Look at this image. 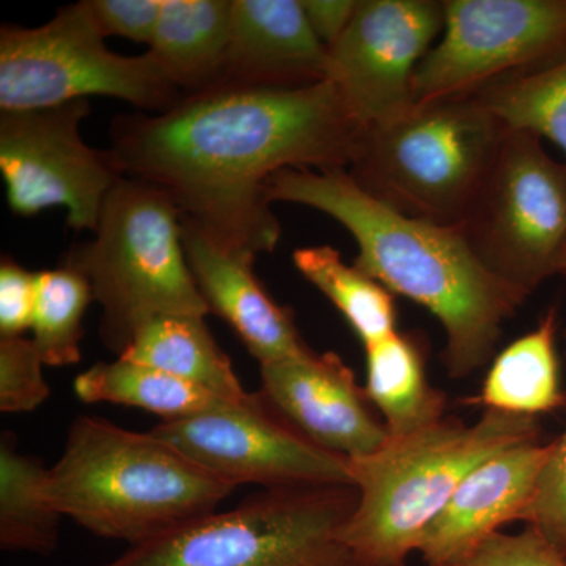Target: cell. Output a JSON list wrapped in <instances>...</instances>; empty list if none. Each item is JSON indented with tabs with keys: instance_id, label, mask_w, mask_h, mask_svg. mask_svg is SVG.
Here are the masks:
<instances>
[{
	"instance_id": "obj_11",
	"label": "cell",
	"mask_w": 566,
	"mask_h": 566,
	"mask_svg": "<svg viewBox=\"0 0 566 566\" xmlns=\"http://www.w3.org/2000/svg\"><path fill=\"white\" fill-rule=\"evenodd\" d=\"M234 486L353 485L348 458L327 452L260 392L151 430ZM354 486V485H353Z\"/></svg>"
},
{
	"instance_id": "obj_8",
	"label": "cell",
	"mask_w": 566,
	"mask_h": 566,
	"mask_svg": "<svg viewBox=\"0 0 566 566\" xmlns=\"http://www.w3.org/2000/svg\"><path fill=\"white\" fill-rule=\"evenodd\" d=\"M87 0L63 7L48 24L0 31V112L44 109L111 96L137 109L169 111L182 92L151 55L107 50Z\"/></svg>"
},
{
	"instance_id": "obj_32",
	"label": "cell",
	"mask_w": 566,
	"mask_h": 566,
	"mask_svg": "<svg viewBox=\"0 0 566 566\" xmlns=\"http://www.w3.org/2000/svg\"><path fill=\"white\" fill-rule=\"evenodd\" d=\"M301 3L312 31L324 46L331 48L352 24L359 0H301Z\"/></svg>"
},
{
	"instance_id": "obj_30",
	"label": "cell",
	"mask_w": 566,
	"mask_h": 566,
	"mask_svg": "<svg viewBox=\"0 0 566 566\" xmlns=\"http://www.w3.org/2000/svg\"><path fill=\"white\" fill-rule=\"evenodd\" d=\"M104 39L123 36L150 46L161 17L163 0H87Z\"/></svg>"
},
{
	"instance_id": "obj_6",
	"label": "cell",
	"mask_w": 566,
	"mask_h": 566,
	"mask_svg": "<svg viewBox=\"0 0 566 566\" xmlns=\"http://www.w3.org/2000/svg\"><path fill=\"white\" fill-rule=\"evenodd\" d=\"M506 133L504 122L475 98L416 104L405 117L365 129L346 172L398 212L458 226Z\"/></svg>"
},
{
	"instance_id": "obj_20",
	"label": "cell",
	"mask_w": 566,
	"mask_h": 566,
	"mask_svg": "<svg viewBox=\"0 0 566 566\" xmlns=\"http://www.w3.org/2000/svg\"><path fill=\"white\" fill-rule=\"evenodd\" d=\"M557 308L536 329L517 338L491 364L482 390L469 405L493 411L538 417L566 406L556 352Z\"/></svg>"
},
{
	"instance_id": "obj_16",
	"label": "cell",
	"mask_w": 566,
	"mask_h": 566,
	"mask_svg": "<svg viewBox=\"0 0 566 566\" xmlns=\"http://www.w3.org/2000/svg\"><path fill=\"white\" fill-rule=\"evenodd\" d=\"M181 243L211 314L229 323L260 365L314 353L301 337L293 312L275 303L256 279L255 255L222 248L182 216Z\"/></svg>"
},
{
	"instance_id": "obj_29",
	"label": "cell",
	"mask_w": 566,
	"mask_h": 566,
	"mask_svg": "<svg viewBox=\"0 0 566 566\" xmlns=\"http://www.w3.org/2000/svg\"><path fill=\"white\" fill-rule=\"evenodd\" d=\"M463 566H566V558L536 528L527 526L517 534L490 536Z\"/></svg>"
},
{
	"instance_id": "obj_14",
	"label": "cell",
	"mask_w": 566,
	"mask_h": 566,
	"mask_svg": "<svg viewBox=\"0 0 566 566\" xmlns=\"http://www.w3.org/2000/svg\"><path fill=\"white\" fill-rule=\"evenodd\" d=\"M262 392L327 452L356 460L386 444V424L338 354L312 353L260 365Z\"/></svg>"
},
{
	"instance_id": "obj_2",
	"label": "cell",
	"mask_w": 566,
	"mask_h": 566,
	"mask_svg": "<svg viewBox=\"0 0 566 566\" xmlns=\"http://www.w3.org/2000/svg\"><path fill=\"white\" fill-rule=\"evenodd\" d=\"M271 203L314 208L353 234L354 266L422 305L446 334L442 364L468 378L494 356L504 324L528 296L476 259L458 226L411 218L364 191L346 170L285 169L268 182Z\"/></svg>"
},
{
	"instance_id": "obj_9",
	"label": "cell",
	"mask_w": 566,
	"mask_h": 566,
	"mask_svg": "<svg viewBox=\"0 0 566 566\" xmlns=\"http://www.w3.org/2000/svg\"><path fill=\"white\" fill-rule=\"evenodd\" d=\"M458 227L476 259L526 296L547 279L566 277V163L542 137L506 133Z\"/></svg>"
},
{
	"instance_id": "obj_4",
	"label": "cell",
	"mask_w": 566,
	"mask_h": 566,
	"mask_svg": "<svg viewBox=\"0 0 566 566\" xmlns=\"http://www.w3.org/2000/svg\"><path fill=\"white\" fill-rule=\"evenodd\" d=\"M542 441L538 417L485 409L475 423L444 417L374 455L349 461L356 509L340 538L357 566L408 564L420 536L458 486L491 457Z\"/></svg>"
},
{
	"instance_id": "obj_17",
	"label": "cell",
	"mask_w": 566,
	"mask_h": 566,
	"mask_svg": "<svg viewBox=\"0 0 566 566\" xmlns=\"http://www.w3.org/2000/svg\"><path fill=\"white\" fill-rule=\"evenodd\" d=\"M329 80V51L301 0H233L232 36L219 85L301 88Z\"/></svg>"
},
{
	"instance_id": "obj_33",
	"label": "cell",
	"mask_w": 566,
	"mask_h": 566,
	"mask_svg": "<svg viewBox=\"0 0 566 566\" xmlns=\"http://www.w3.org/2000/svg\"><path fill=\"white\" fill-rule=\"evenodd\" d=\"M398 566H412V565H409V564H405V565H398Z\"/></svg>"
},
{
	"instance_id": "obj_7",
	"label": "cell",
	"mask_w": 566,
	"mask_h": 566,
	"mask_svg": "<svg viewBox=\"0 0 566 566\" xmlns=\"http://www.w3.org/2000/svg\"><path fill=\"white\" fill-rule=\"evenodd\" d=\"M356 486L271 488L95 566H357L340 538Z\"/></svg>"
},
{
	"instance_id": "obj_1",
	"label": "cell",
	"mask_w": 566,
	"mask_h": 566,
	"mask_svg": "<svg viewBox=\"0 0 566 566\" xmlns=\"http://www.w3.org/2000/svg\"><path fill=\"white\" fill-rule=\"evenodd\" d=\"M364 134L334 82L218 85L161 114L115 117L109 151L123 177L166 193L216 243L256 255L281 240L268 196L273 175L348 170Z\"/></svg>"
},
{
	"instance_id": "obj_21",
	"label": "cell",
	"mask_w": 566,
	"mask_h": 566,
	"mask_svg": "<svg viewBox=\"0 0 566 566\" xmlns=\"http://www.w3.org/2000/svg\"><path fill=\"white\" fill-rule=\"evenodd\" d=\"M120 357L177 376L222 400L240 401L249 394L205 316H158L142 327Z\"/></svg>"
},
{
	"instance_id": "obj_26",
	"label": "cell",
	"mask_w": 566,
	"mask_h": 566,
	"mask_svg": "<svg viewBox=\"0 0 566 566\" xmlns=\"http://www.w3.org/2000/svg\"><path fill=\"white\" fill-rule=\"evenodd\" d=\"M509 132H527L566 155V61L526 77L502 82L475 96Z\"/></svg>"
},
{
	"instance_id": "obj_10",
	"label": "cell",
	"mask_w": 566,
	"mask_h": 566,
	"mask_svg": "<svg viewBox=\"0 0 566 566\" xmlns=\"http://www.w3.org/2000/svg\"><path fill=\"white\" fill-rule=\"evenodd\" d=\"M441 40L417 69L416 104L475 98L566 61V0H444Z\"/></svg>"
},
{
	"instance_id": "obj_13",
	"label": "cell",
	"mask_w": 566,
	"mask_h": 566,
	"mask_svg": "<svg viewBox=\"0 0 566 566\" xmlns=\"http://www.w3.org/2000/svg\"><path fill=\"white\" fill-rule=\"evenodd\" d=\"M446 24L439 0H359L352 24L329 51V80L365 129L416 107L417 69Z\"/></svg>"
},
{
	"instance_id": "obj_15",
	"label": "cell",
	"mask_w": 566,
	"mask_h": 566,
	"mask_svg": "<svg viewBox=\"0 0 566 566\" xmlns=\"http://www.w3.org/2000/svg\"><path fill=\"white\" fill-rule=\"evenodd\" d=\"M549 444L526 442L491 457L471 472L420 536L427 566H463L505 524L524 521Z\"/></svg>"
},
{
	"instance_id": "obj_25",
	"label": "cell",
	"mask_w": 566,
	"mask_h": 566,
	"mask_svg": "<svg viewBox=\"0 0 566 566\" xmlns=\"http://www.w3.org/2000/svg\"><path fill=\"white\" fill-rule=\"evenodd\" d=\"M93 303L91 283L71 268L36 273L33 345L48 367L81 363L84 316Z\"/></svg>"
},
{
	"instance_id": "obj_3",
	"label": "cell",
	"mask_w": 566,
	"mask_h": 566,
	"mask_svg": "<svg viewBox=\"0 0 566 566\" xmlns=\"http://www.w3.org/2000/svg\"><path fill=\"white\" fill-rule=\"evenodd\" d=\"M237 486L158 436L80 416L48 469L46 494L63 517L128 546L210 513Z\"/></svg>"
},
{
	"instance_id": "obj_27",
	"label": "cell",
	"mask_w": 566,
	"mask_h": 566,
	"mask_svg": "<svg viewBox=\"0 0 566 566\" xmlns=\"http://www.w3.org/2000/svg\"><path fill=\"white\" fill-rule=\"evenodd\" d=\"M43 367L32 338H0V411L32 412L50 398Z\"/></svg>"
},
{
	"instance_id": "obj_18",
	"label": "cell",
	"mask_w": 566,
	"mask_h": 566,
	"mask_svg": "<svg viewBox=\"0 0 566 566\" xmlns=\"http://www.w3.org/2000/svg\"><path fill=\"white\" fill-rule=\"evenodd\" d=\"M232 17L233 0H163L148 54L185 95L218 87Z\"/></svg>"
},
{
	"instance_id": "obj_5",
	"label": "cell",
	"mask_w": 566,
	"mask_h": 566,
	"mask_svg": "<svg viewBox=\"0 0 566 566\" xmlns=\"http://www.w3.org/2000/svg\"><path fill=\"white\" fill-rule=\"evenodd\" d=\"M62 266L91 283L102 307L99 337L120 357L145 324L163 315L211 314L181 243V212L147 182L122 177L107 193L92 241Z\"/></svg>"
},
{
	"instance_id": "obj_22",
	"label": "cell",
	"mask_w": 566,
	"mask_h": 566,
	"mask_svg": "<svg viewBox=\"0 0 566 566\" xmlns=\"http://www.w3.org/2000/svg\"><path fill=\"white\" fill-rule=\"evenodd\" d=\"M48 469L18 450L14 434L0 438V547L48 557L61 542L62 515L46 494Z\"/></svg>"
},
{
	"instance_id": "obj_31",
	"label": "cell",
	"mask_w": 566,
	"mask_h": 566,
	"mask_svg": "<svg viewBox=\"0 0 566 566\" xmlns=\"http://www.w3.org/2000/svg\"><path fill=\"white\" fill-rule=\"evenodd\" d=\"M36 273L10 256L0 262V338L24 337L32 329Z\"/></svg>"
},
{
	"instance_id": "obj_23",
	"label": "cell",
	"mask_w": 566,
	"mask_h": 566,
	"mask_svg": "<svg viewBox=\"0 0 566 566\" xmlns=\"http://www.w3.org/2000/svg\"><path fill=\"white\" fill-rule=\"evenodd\" d=\"M74 392L84 403L132 406L163 422L202 415L223 401L185 379L122 357L92 365L74 379Z\"/></svg>"
},
{
	"instance_id": "obj_12",
	"label": "cell",
	"mask_w": 566,
	"mask_h": 566,
	"mask_svg": "<svg viewBox=\"0 0 566 566\" xmlns=\"http://www.w3.org/2000/svg\"><path fill=\"white\" fill-rule=\"evenodd\" d=\"M88 114V99L0 114V172L14 214L62 207L71 229L95 232L104 199L123 175L109 150L82 140Z\"/></svg>"
},
{
	"instance_id": "obj_28",
	"label": "cell",
	"mask_w": 566,
	"mask_h": 566,
	"mask_svg": "<svg viewBox=\"0 0 566 566\" xmlns=\"http://www.w3.org/2000/svg\"><path fill=\"white\" fill-rule=\"evenodd\" d=\"M524 523L536 528L566 558V430L551 441L549 457L536 480Z\"/></svg>"
},
{
	"instance_id": "obj_19",
	"label": "cell",
	"mask_w": 566,
	"mask_h": 566,
	"mask_svg": "<svg viewBox=\"0 0 566 566\" xmlns=\"http://www.w3.org/2000/svg\"><path fill=\"white\" fill-rule=\"evenodd\" d=\"M365 392L381 412L389 438H403L444 419L447 397L428 381L427 357L419 337L397 331L365 346Z\"/></svg>"
},
{
	"instance_id": "obj_24",
	"label": "cell",
	"mask_w": 566,
	"mask_h": 566,
	"mask_svg": "<svg viewBox=\"0 0 566 566\" xmlns=\"http://www.w3.org/2000/svg\"><path fill=\"white\" fill-rule=\"evenodd\" d=\"M293 263L345 316L364 346L397 333L394 294L354 264H346L337 249L331 245L296 249Z\"/></svg>"
}]
</instances>
